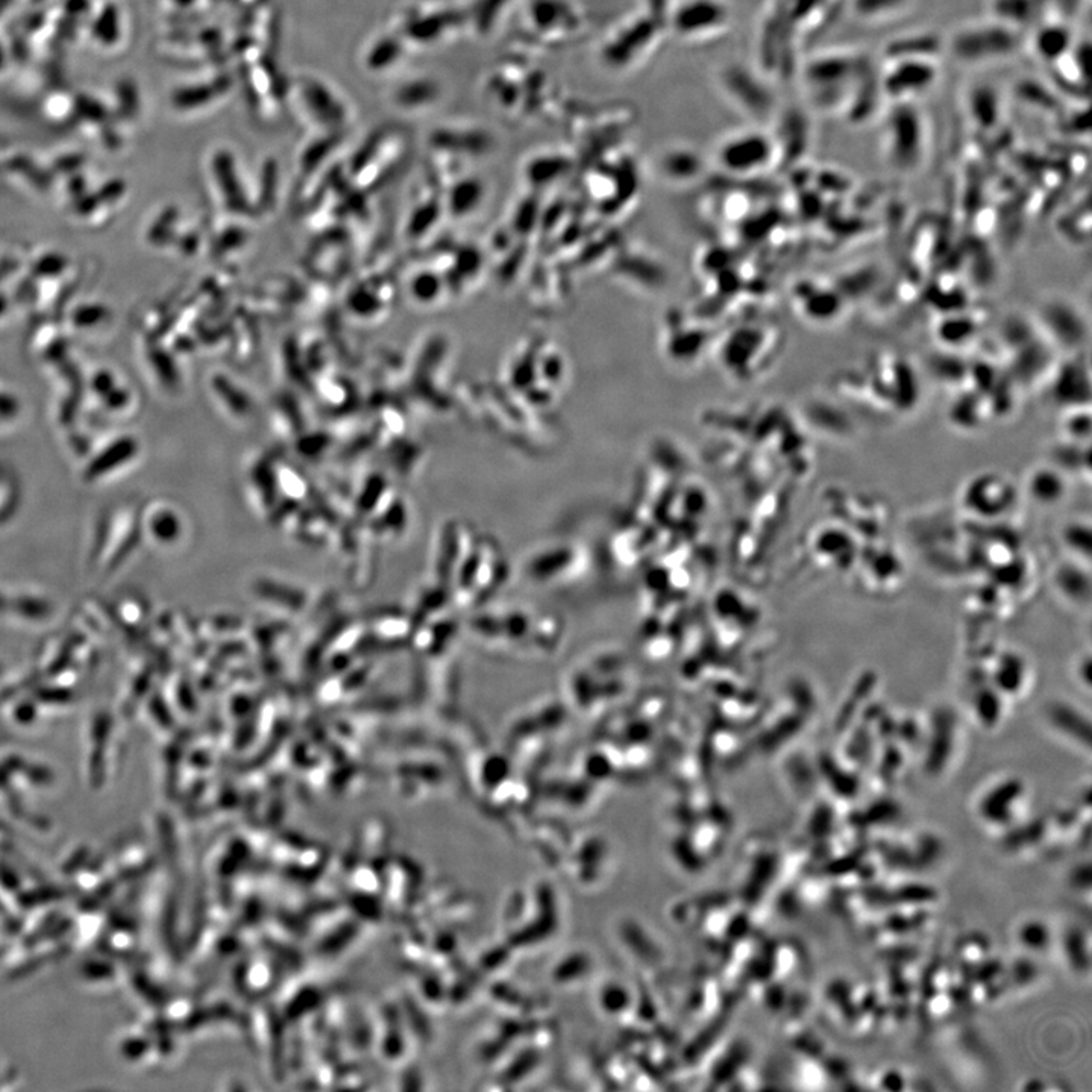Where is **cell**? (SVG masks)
Here are the masks:
<instances>
[{
	"label": "cell",
	"instance_id": "obj_1",
	"mask_svg": "<svg viewBox=\"0 0 1092 1092\" xmlns=\"http://www.w3.org/2000/svg\"><path fill=\"white\" fill-rule=\"evenodd\" d=\"M870 61L850 52L825 53L813 58L804 69V81L814 105L834 108L855 99L859 82L870 75Z\"/></svg>",
	"mask_w": 1092,
	"mask_h": 1092
},
{
	"label": "cell",
	"instance_id": "obj_2",
	"mask_svg": "<svg viewBox=\"0 0 1092 1092\" xmlns=\"http://www.w3.org/2000/svg\"><path fill=\"white\" fill-rule=\"evenodd\" d=\"M1023 44L1020 29L991 17L956 29L950 37L949 50L958 63L982 66L1014 57Z\"/></svg>",
	"mask_w": 1092,
	"mask_h": 1092
},
{
	"label": "cell",
	"instance_id": "obj_3",
	"mask_svg": "<svg viewBox=\"0 0 1092 1092\" xmlns=\"http://www.w3.org/2000/svg\"><path fill=\"white\" fill-rule=\"evenodd\" d=\"M927 125L914 100H900L884 123V149L888 161L902 172H912L923 161Z\"/></svg>",
	"mask_w": 1092,
	"mask_h": 1092
},
{
	"label": "cell",
	"instance_id": "obj_4",
	"mask_svg": "<svg viewBox=\"0 0 1092 1092\" xmlns=\"http://www.w3.org/2000/svg\"><path fill=\"white\" fill-rule=\"evenodd\" d=\"M940 66L935 57L891 58L888 67L879 76L881 91L885 96L900 100H914L937 85Z\"/></svg>",
	"mask_w": 1092,
	"mask_h": 1092
},
{
	"label": "cell",
	"instance_id": "obj_5",
	"mask_svg": "<svg viewBox=\"0 0 1092 1092\" xmlns=\"http://www.w3.org/2000/svg\"><path fill=\"white\" fill-rule=\"evenodd\" d=\"M1018 490L1005 475L985 472L965 484L961 501L965 512L982 521H997L1011 512Z\"/></svg>",
	"mask_w": 1092,
	"mask_h": 1092
},
{
	"label": "cell",
	"instance_id": "obj_6",
	"mask_svg": "<svg viewBox=\"0 0 1092 1092\" xmlns=\"http://www.w3.org/2000/svg\"><path fill=\"white\" fill-rule=\"evenodd\" d=\"M1026 492L1038 506H1058L1067 497L1065 472L1056 466H1038L1027 475Z\"/></svg>",
	"mask_w": 1092,
	"mask_h": 1092
},
{
	"label": "cell",
	"instance_id": "obj_7",
	"mask_svg": "<svg viewBox=\"0 0 1092 1092\" xmlns=\"http://www.w3.org/2000/svg\"><path fill=\"white\" fill-rule=\"evenodd\" d=\"M772 153V143L760 132H746L727 144L724 159L730 166L740 170H752L768 162Z\"/></svg>",
	"mask_w": 1092,
	"mask_h": 1092
},
{
	"label": "cell",
	"instance_id": "obj_8",
	"mask_svg": "<svg viewBox=\"0 0 1092 1092\" xmlns=\"http://www.w3.org/2000/svg\"><path fill=\"white\" fill-rule=\"evenodd\" d=\"M1032 47L1043 63L1056 64L1073 49V34L1062 23H1046L1033 34Z\"/></svg>",
	"mask_w": 1092,
	"mask_h": 1092
},
{
	"label": "cell",
	"instance_id": "obj_9",
	"mask_svg": "<svg viewBox=\"0 0 1092 1092\" xmlns=\"http://www.w3.org/2000/svg\"><path fill=\"white\" fill-rule=\"evenodd\" d=\"M971 119L982 129H993L1000 122L1002 99L991 84H976L967 97Z\"/></svg>",
	"mask_w": 1092,
	"mask_h": 1092
},
{
	"label": "cell",
	"instance_id": "obj_10",
	"mask_svg": "<svg viewBox=\"0 0 1092 1092\" xmlns=\"http://www.w3.org/2000/svg\"><path fill=\"white\" fill-rule=\"evenodd\" d=\"M1055 584L1062 596L1071 603L1082 604L1089 601V575L1079 563H1065L1055 572Z\"/></svg>",
	"mask_w": 1092,
	"mask_h": 1092
},
{
	"label": "cell",
	"instance_id": "obj_11",
	"mask_svg": "<svg viewBox=\"0 0 1092 1092\" xmlns=\"http://www.w3.org/2000/svg\"><path fill=\"white\" fill-rule=\"evenodd\" d=\"M912 0H852V10L864 22H885L899 17L911 7Z\"/></svg>",
	"mask_w": 1092,
	"mask_h": 1092
},
{
	"label": "cell",
	"instance_id": "obj_12",
	"mask_svg": "<svg viewBox=\"0 0 1092 1092\" xmlns=\"http://www.w3.org/2000/svg\"><path fill=\"white\" fill-rule=\"evenodd\" d=\"M1035 0H991V17L1021 29L1035 14Z\"/></svg>",
	"mask_w": 1092,
	"mask_h": 1092
},
{
	"label": "cell",
	"instance_id": "obj_13",
	"mask_svg": "<svg viewBox=\"0 0 1092 1092\" xmlns=\"http://www.w3.org/2000/svg\"><path fill=\"white\" fill-rule=\"evenodd\" d=\"M940 43L934 35H912L890 44L888 60L899 57H935Z\"/></svg>",
	"mask_w": 1092,
	"mask_h": 1092
},
{
	"label": "cell",
	"instance_id": "obj_14",
	"mask_svg": "<svg viewBox=\"0 0 1092 1092\" xmlns=\"http://www.w3.org/2000/svg\"><path fill=\"white\" fill-rule=\"evenodd\" d=\"M306 100L316 117L324 123H339V120H342V116H344L342 106L339 105L338 100L322 85L312 84L307 87Z\"/></svg>",
	"mask_w": 1092,
	"mask_h": 1092
},
{
	"label": "cell",
	"instance_id": "obj_15",
	"mask_svg": "<svg viewBox=\"0 0 1092 1092\" xmlns=\"http://www.w3.org/2000/svg\"><path fill=\"white\" fill-rule=\"evenodd\" d=\"M1062 542L1079 560L1091 557V527L1088 522L1071 521L1062 530Z\"/></svg>",
	"mask_w": 1092,
	"mask_h": 1092
},
{
	"label": "cell",
	"instance_id": "obj_16",
	"mask_svg": "<svg viewBox=\"0 0 1092 1092\" xmlns=\"http://www.w3.org/2000/svg\"><path fill=\"white\" fill-rule=\"evenodd\" d=\"M434 93H436V88L433 85L427 84V82H415V84L401 90L400 100L406 105H419V103L431 99Z\"/></svg>",
	"mask_w": 1092,
	"mask_h": 1092
},
{
	"label": "cell",
	"instance_id": "obj_17",
	"mask_svg": "<svg viewBox=\"0 0 1092 1092\" xmlns=\"http://www.w3.org/2000/svg\"><path fill=\"white\" fill-rule=\"evenodd\" d=\"M96 32L106 43H113L117 37L116 11L113 7L106 8L105 13L96 23Z\"/></svg>",
	"mask_w": 1092,
	"mask_h": 1092
},
{
	"label": "cell",
	"instance_id": "obj_18",
	"mask_svg": "<svg viewBox=\"0 0 1092 1092\" xmlns=\"http://www.w3.org/2000/svg\"><path fill=\"white\" fill-rule=\"evenodd\" d=\"M211 88L199 87L194 88V90L191 88V90L179 91V93L176 94L175 100L179 106H193L206 102V100L211 99Z\"/></svg>",
	"mask_w": 1092,
	"mask_h": 1092
},
{
	"label": "cell",
	"instance_id": "obj_19",
	"mask_svg": "<svg viewBox=\"0 0 1092 1092\" xmlns=\"http://www.w3.org/2000/svg\"><path fill=\"white\" fill-rule=\"evenodd\" d=\"M397 53V44H395L394 41H386V43L381 44V46L375 50L374 55H372L371 58L372 64L377 67L386 66V64L392 63V60H395Z\"/></svg>",
	"mask_w": 1092,
	"mask_h": 1092
}]
</instances>
